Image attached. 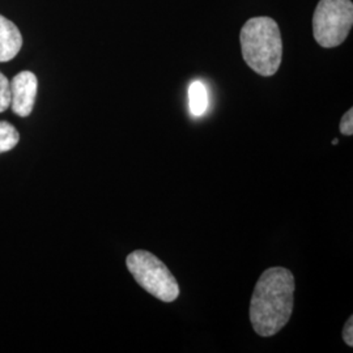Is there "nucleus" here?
I'll use <instances>...</instances> for the list:
<instances>
[{"label": "nucleus", "instance_id": "9b49d317", "mask_svg": "<svg viewBox=\"0 0 353 353\" xmlns=\"http://www.w3.org/2000/svg\"><path fill=\"white\" fill-rule=\"evenodd\" d=\"M343 339L348 347H353V316H350L343 328Z\"/></svg>", "mask_w": 353, "mask_h": 353}, {"label": "nucleus", "instance_id": "1a4fd4ad", "mask_svg": "<svg viewBox=\"0 0 353 353\" xmlns=\"http://www.w3.org/2000/svg\"><path fill=\"white\" fill-rule=\"evenodd\" d=\"M11 106V83L0 72V113Z\"/></svg>", "mask_w": 353, "mask_h": 353}, {"label": "nucleus", "instance_id": "9d476101", "mask_svg": "<svg viewBox=\"0 0 353 353\" xmlns=\"http://www.w3.org/2000/svg\"><path fill=\"white\" fill-rule=\"evenodd\" d=\"M341 132L345 137L353 135V109L343 115L341 121Z\"/></svg>", "mask_w": 353, "mask_h": 353}, {"label": "nucleus", "instance_id": "0eeeda50", "mask_svg": "<svg viewBox=\"0 0 353 353\" xmlns=\"http://www.w3.org/2000/svg\"><path fill=\"white\" fill-rule=\"evenodd\" d=\"M190 112L194 117H201L207 110L208 94L201 81H194L189 88Z\"/></svg>", "mask_w": 353, "mask_h": 353}, {"label": "nucleus", "instance_id": "7ed1b4c3", "mask_svg": "<svg viewBox=\"0 0 353 353\" xmlns=\"http://www.w3.org/2000/svg\"><path fill=\"white\" fill-rule=\"evenodd\" d=\"M127 268L143 290L164 303H173L179 296V285L169 268L152 252L135 250L128 254Z\"/></svg>", "mask_w": 353, "mask_h": 353}, {"label": "nucleus", "instance_id": "20e7f679", "mask_svg": "<svg viewBox=\"0 0 353 353\" xmlns=\"http://www.w3.org/2000/svg\"><path fill=\"white\" fill-rule=\"evenodd\" d=\"M353 26L352 0H321L313 16V34L325 49L341 45Z\"/></svg>", "mask_w": 353, "mask_h": 353}, {"label": "nucleus", "instance_id": "f257e3e1", "mask_svg": "<svg viewBox=\"0 0 353 353\" xmlns=\"http://www.w3.org/2000/svg\"><path fill=\"white\" fill-rule=\"evenodd\" d=\"M294 278L288 268L272 267L258 280L250 303L254 331L270 338L290 322L294 306Z\"/></svg>", "mask_w": 353, "mask_h": 353}, {"label": "nucleus", "instance_id": "f8f14e48", "mask_svg": "<svg viewBox=\"0 0 353 353\" xmlns=\"http://www.w3.org/2000/svg\"><path fill=\"white\" fill-rule=\"evenodd\" d=\"M338 143H339V140H338V139L332 140V144H334V145H335V144H338Z\"/></svg>", "mask_w": 353, "mask_h": 353}, {"label": "nucleus", "instance_id": "39448f33", "mask_svg": "<svg viewBox=\"0 0 353 353\" xmlns=\"http://www.w3.org/2000/svg\"><path fill=\"white\" fill-rule=\"evenodd\" d=\"M38 80L30 71H23L11 81V108L19 117H28L33 112L37 97Z\"/></svg>", "mask_w": 353, "mask_h": 353}, {"label": "nucleus", "instance_id": "6e6552de", "mask_svg": "<svg viewBox=\"0 0 353 353\" xmlns=\"http://www.w3.org/2000/svg\"><path fill=\"white\" fill-rule=\"evenodd\" d=\"M20 140L17 130L8 122H0V153L11 151Z\"/></svg>", "mask_w": 353, "mask_h": 353}, {"label": "nucleus", "instance_id": "423d86ee", "mask_svg": "<svg viewBox=\"0 0 353 353\" xmlns=\"http://www.w3.org/2000/svg\"><path fill=\"white\" fill-rule=\"evenodd\" d=\"M23 46V36L19 28L0 14V62H10Z\"/></svg>", "mask_w": 353, "mask_h": 353}, {"label": "nucleus", "instance_id": "f03ea898", "mask_svg": "<svg viewBox=\"0 0 353 353\" xmlns=\"http://www.w3.org/2000/svg\"><path fill=\"white\" fill-rule=\"evenodd\" d=\"M242 57L258 75L274 76L283 59V39L278 23L271 17H254L242 26Z\"/></svg>", "mask_w": 353, "mask_h": 353}]
</instances>
